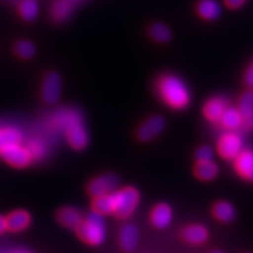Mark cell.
Listing matches in <instances>:
<instances>
[{"instance_id": "1", "label": "cell", "mask_w": 253, "mask_h": 253, "mask_svg": "<svg viewBox=\"0 0 253 253\" xmlns=\"http://www.w3.org/2000/svg\"><path fill=\"white\" fill-rule=\"evenodd\" d=\"M54 122L59 128L65 130L69 144L74 149L82 150L87 147L89 136L80 112L72 108L60 109L55 114Z\"/></svg>"}, {"instance_id": "2", "label": "cell", "mask_w": 253, "mask_h": 253, "mask_svg": "<svg viewBox=\"0 0 253 253\" xmlns=\"http://www.w3.org/2000/svg\"><path fill=\"white\" fill-rule=\"evenodd\" d=\"M157 91L163 102L172 109H184L191 100L189 87L181 78L173 74L163 75L158 80Z\"/></svg>"}, {"instance_id": "3", "label": "cell", "mask_w": 253, "mask_h": 253, "mask_svg": "<svg viewBox=\"0 0 253 253\" xmlns=\"http://www.w3.org/2000/svg\"><path fill=\"white\" fill-rule=\"evenodd\" d=\"M78 236L89 245H100L106 239V221L103 214L91 211L77 227Z\"/></svg>"}, {"instance_id": "4", "label": "cell", "mask_w": 253, "mask_h": 253, "mask_svg": "<svg viewBox=\"0 0 253 253\" xmlns=\"http://www.w3.org/2000/svg\"><path fill=\"white\" fill-rule=\"evenodd\" d=\"M114 214L120 219H126L134 214L140 204L141 196L134 186H126L113 192Z\"/></svg>"}, {"instance_id": "5", "label": "cell", "mask_w": 253, "mask_h": 253, "mask_svg": "<svg viewBox=\"0 0 253 253\" xmlns=\"http://www.w3.org/2000/svg\"><path fill=\"white\" fill-rule=\"evenodd\" d=\"M243 149H244V141L242 135L237 131L226 130L218 140L217 151L224 160L235 161Z\"/></svg>"}, {"instance_id": "6", "label": "cell", "mask_w": 253, "mask_h": 253, "mask_svg": "<svg viewBox=\"0 0 253 253\" xmlns=\"http://www.w3.org/2000/svg\"><path fill=\"white\" fill-rule=\"evenodd\" d=\"M0 155L6 162L15 168H24L32 161V155L27 148L21 147L19 143L4 145L0 148Z\"/></svg>"}, {"instance_id": "7", "label": "cell", "mask_w": 253, "mask_h": 253, "mask_svg": "<svg viewBox=\"0 0 253 253\" xmlns=\"http://www.w3.org/2000/svg\"><path fill=\"white\" fill-rule=\"evenodd\" d=\"M119 186V178L113 173H104L93 181L88 185V192L93 196V197H99V196L113 194L116 191Z\"/></svg>"}, {"instance_id": "8", "label": "cell", "mask_w": 253, "mask_h": 253, "mask_svg": "<svg viewBox=\"0 0 253 253\" xmlns=\"http://www.w3.org/2000/svg\"><path fill=\"white\" fill-rule=\"evenodd\" d=\"M166 128V120L163 116L154 115L142 123L137 130V136L141 141L149 142L161 135Z\"/></svg>"}, {"instance_id": "9", "label": "cell", "mask_w": 253, "mask_h": 253, "mask_svg": "<svg viewBox=\"0 0 253 253\" xmlns=\"http://www.w3.org/2000/svg\"><path fill=\"white\" fill-rule=\"evenodd\" d=\"M61 78L58 73L52 72L46 75L42 84V99L47 103H55L61 94Z\"/></svg>"}, {"instance_id": "10", "label": "cell", "mask_w": 253, "mask_h": 253, "mask_svg": "<svg viewBox=\"0 0 253 253\" xmlns=\"http://www.w3.org/2000/svg\"><path fill=\"white\" fill-rule=\"evenodd\" d=\"M173 219V211L171 207L167 203H160L155 205L151 210L150 220L151 224L158 230H164L170 226Z\"/></svg>"}, {"instance_id": "11", "label": "cell", "mask_w": 253, "mask_h": 253, "mask_svg": "<svg viewBox=\"0 0 253 253\" xmlns=\"http://www.w3.org/2000/svg\"><path fill=\"white\" fill-rule=\"evenodd\" d=\"M229 107V101L223 96H213L205 102L203 107L204 116L211 122H219L225 109Z\"/></svg>"}, {"instance_id": "12", "label": "cell", "mask_w": 253, "mask_h": 253, "mask_svg": "<svg viewBox=\"0 0 253 253\" xmlns=\"http://www.w3.org/2000/svg\"><path fill=\"white\" fill-rule=\"evenodd\" d=\"M233 162L237 173L246 181L253 182V150L244 148Z\"/></svg>"}, {"instance_id": "13", "label": "cell", "mask_w": 253, "mask_h": 253, "mask_svg": "<svg viewBox=\"0 0 253 253\" xmlns=\"http://www.w3.org/2000/svg\"><path fill=\"white\" fill-rule=\"evenodd\" d=\"M138 239H140V232L134 224H126L120 230V245L126 252L134 251L138 245Z\"/></svg>"}, {"instance_id": "14", "label": "cell", "mask_w": 253, "mask_h": 253, "mask_svg": "<svg viewBox=\"0 0 253 253\" xmlns=\"http://www.w3.org/2000/svg\"><path fill=\"white\" fill-rule=\"evenodd\" d=\"M182 238L191 245H202L209 239V230L202 224H190L182 230Z\"/></svg>"}, {"instance_id": "15", "label": "cell", "mask_w": 253, "mask_h": 253, "mask_svg": "<svg viewBox=\"0 0 253 253\" xmlns=\"http://www.w3.org/2000/svg\"><path fill=\"white\" fill-rule=\"evenodd\" d=\"M219 125L227 131H237L243 128L244 125V119H243L242 113L238 108L235 107H227L223 115L219 120Z\"/></svg>"}, {"instance_id": "16", "label": "cell", "mask_w": 253, "mask_h": 253, "mask_svg": "<svg viewBox=\"0 0 253 253\" xmlns=\"http://www.w3.org/2000/svg\"><path fill=\"white\" fill-rule=\"evenodd\" d=\"M238 109L244 119L243 128L246 130H253V90L246 91L242 95L238 103Z\"/></svg>"}, {"instance_id": "17", "label": "cell", "mask_w": 253, "mask_h": 253, "mask_svg": "<svg viewBox=\"0 0 253 253\" xmlns=\"http://www.w3.org/2000/svg\"><path fill=\"white\" fill-rule=\"evenodd\" d=\"M194 171L196 177L202 181H212L219 172V167L213 160L202 161L196 164Z\"/></svg>"}, {"instance_id": "18", "label": "cell", "mask_w": 253, "mask_h": 253, "mask_svg": "<svg viewBox=\"0 0 253 253\" xmlns=\"http://www.w3.org/2000/svg\"><path fill=\"white\" fill-rule=\"evenodd\" d=\"M31 221V217L26 211L18 210L14 212L9 213L6 218V224H7V230L12 232H19L26 229Z\"/></svg>"}, {"instance_id": "19", "label": "cell", "mask_w": 253, "mask_h": 253, "mask_svg": "<svg viewBox=\"0 0 253 253\" xmlns=\"http://www.w3.org/2000/svg\"><path fill=\"white\" fill-rule=\"evenodd\" d=\"M82 219V214L74 208H63L58 212V220L69 229H77Z\"/></svg>"}, {"instance_id": "20", "label": "cell", "mask_w": 253, "mask_h": 253, "mask_svg": "<svg viewBox=\"0 0 253 253\" xmlns=\"http://www.w3.org/2000/svg\"><path fill=\"white\" fill-rule=\"evenodd\" d=\"M73 0H55L52 6V17L56 21H63L71 17L74 6Z\"/></svg>"}, {"instance_id": "21", "label": "cell", "mask_w": 253, "mask_h": 253, "mask_svg": "<svg viewBox=\"0 0 253 253\" xmlns=\"http://www.w3.org/2000/svg\"><path fill=\"white\" fill-rule=\"evenodd\" d=\"M213 214L221 223H230V221L235 219L236 209L229 202L219 201L214 204Z\"/></svg>"}, {"instance_id": "22", "label": "cell", "mask_w": 253, "mask_h": 253, "mask_svg": "<svg viewBox=\"0 0 253 253\" xmlns=\"http://www.w3.org/2000/svg\"><path fill=\"white\" fill-rule=\"evenodd\" d=\"M198 13L203 19L213 20L220 14V6L214 0H202L198 4Z\"/></svg>"}, {"instance_id": "23", "label": "cell", "mask_w": 253, "mask_h": 253, "mask_svg": "<svg viewBox=\"0 0 253 253\" xmlns=\"http://www.w3.org/2000/svg\"><path fill=\"white\" fill-rule=\"evenodd\" d=\"M93 210L101 214H112L114 213V198L113 194L99 196L94 197Z\"/></svg>"}, {"instance_id": "24", "label": "cell", "mask_w": 253, "mask_h": 253, "mask_svg": "<svg viewBox=\"0 0 253 253\" xmlns=\"http://www.w3.org/2000/svg\"><path fill=\"white\" fill-rule=\"evenodd\" d=\"M19 12L25 20H34L39 13V5L36 0H23L19 6Z\"/></svg>"}, {"instance_id": "25", "label": "cell", "mask_w": 253, "mask_h": 253, "mask_svg": "<svg viewBox=\"0 0 253 253\" xmlns=\"http://www.w3.org/2000/svg\"><path fill=\"white\" fill-rule=\"evenodd\" d=\"M21 140V135L14 128H2L0 129V148L4 145L19 143Z\"/></svg>"}, {"instance_id": "26", "label": "cell", "mask_w": 253, "mask_h": 253, "mask_svg": "<svg viewBox=\"0 0 253 253\" xmlns=\"http://www.w3.org/2000/svg\"><path fill=\"white\" fill-rule=\"evenodd\" d=\"M150 36L153 37L154 40L158 41V42H167L171 38V32L166 25L163 24H154L150 27Z\"/></svg>"}, {"instance_id": "27", "label": "cell", "mask_w": 253, "mask_h": 253, "mask_svg": "<svg viewBox=\"0 0 253 253\" xmlns=\"http://www.w3.org/2000/svg\"><path fill=\"white\" fill-rule=\"evenodd\" d=\"M15 52L23 59H30L36 53V47L30 41L21 40L15 45Z\"/></svg>"}, {"instance_id": "28", "label": "cell", "mask_w": 253, "mask_h": 253, "mask_svg": "<svg viewBox=\"0 0 253 253\" xmlns=\"http://www.w3.org/2000/svg\"><path fill=\"white\" fill-rule=\"evenodd\" d=\"M214 151L210 145H202L199 147L197 151H196V160L197 162H202V161H211L213 160Z\"/></svg>"}, {"instance_id": "29", "label": "cell", "mask_w": 253, "mask_h": 253, "mask_svg": "<svg viewBox=\"0 0 253 253\" xmlns=\"http://www.w3.org/2000/svg\"><path fill=\"white\" fill-rule=\"evenodd\" d=\"M246 0H225L226 5L231 8H238L242 5H244Z\"/></svg>"}, {"instance_id": "30", "label": "cell", "mask_w": 253, "mask_h": 253, "mask_svg": "<svg viewBox=\"0 0 253 253\" xmlns=\"http://www.w3.org/2000/svg\"><path fill=\"white\" fill-rule=\"evenodd\" d=\"M245 81L250 87H253V65L249 68V71L246 72L245 75Z\"/></svg>"}, {"instance_id": "31", "label": "cell", "mask_w": 253, "mask_h": 253, "mask_svg": "<svg viewBox=\"0 0 253 253\" xmlns=\"http://www.w3.org/2000/svg\"><path fill=\"white\" fill-rule=\"evenodd\" d=\"M7 230V224H6V218L0 216V235Z\"/></svg>"}, {"instance_id": "32", "label": "cell", "mask_w": 253, "mask_h": 253, "mask_svg": "<svg viewBox=\"0 0 253 253\" xmlns=\"http://www.w3.org/2000/svg\"><path fill=\"white\" fill-rule=\"evenodd\" d=\"M210 253H225V252L221 251V250H213V251H211Z\"/></svg>"}, {"instance_id": "33", "label": "cell", "mask_w": 253, "mask_h": 253, "mask_svg": "<svg viewBox=\"0 0 253 253\" xmlns=\"http://www.w3.org/2000/svg\"><path fill=\"white\" fill-rule=\"evenodd\" d=\"M73 1H74V2H75V4H78V2H80V1H81V0H73Z\"/></svg>"}]
</instances>
